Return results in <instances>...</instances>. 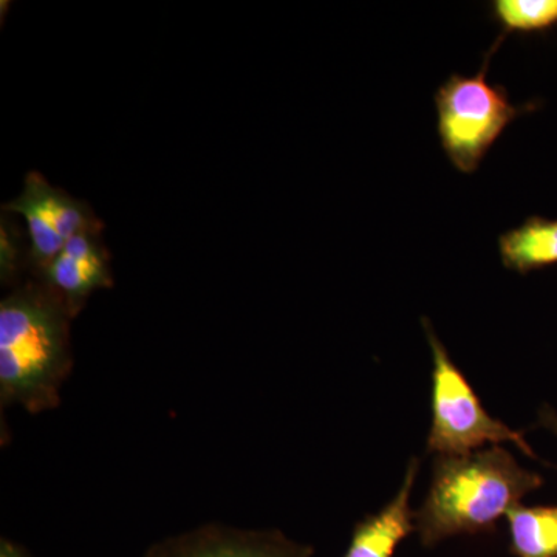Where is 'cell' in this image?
Segmentation results:
<instances>
[{"label":"cell","instance_id":"cell-1","mask_svg":"<svg viewBox=\"0 0 557 557\" xmlns=\"http://www.w3.org/2000/svg\"><path fill=\"white\" fill-rule=\"evenodd\" d=\"M70 317L64 300L40 278L0 302V403L30 413L60 406L72 372Z\"/></svg>","mask_w":557,"mask_h":557},{"label":"cell","instance_id":"cell-2","mask_svg":"<svg viewBox=\"0 0 557 557\" xmlns=\"http://www.w3.org/2000/svg\"><path fill=\"white\" fill-rule=\"evenodd\" d=\"M542 485V475L500 446L440 456L426 500L416 511V530L426 547L457 534L487 533Z\"/></svg>","mask_w":557,"mask_h":557},{"label":"cell","instance_id":"cell-3","mask_svg":"<svg viewBox=\"0 0 557 557\" xmlns=\"http://www.w3.org/2000/svg\"><path fill=\"white\" fill-rule=\"evenodd\" d=\"M502 39L500 35L474 76L454 73L435 91L440 143L453 166L463 174L479 170L512 121L537 109L534 102L512 104L504 86H494L486 79L487 62Z\"/></svg>","mask_w":557,"mask_h":557},{"label":"cell","instance_id":"cell-4","mask_svg":"<svg viewBox=\"0 0 557 557\" xmlns=\"http://www.w3.org/2000/svg\"><path fill=\"white\" fill-rule=\"evenodd\" d=\"M432 351V424L428 450L440 456H463L485 445L515 443L525 456L537 458L523 435L486 412L467 376L454 364L448 350L423 319Z\"/></svg>","mask_w":557,"mask_h":557},{"label":"cell","instance_id":"cell-5","mask_svg":"<svg viewBox=\"0 0 557 557\" xmlns=\"http://www.w3.org/2000/svg\"><path fill=\"white\" fill-rule=\"evenodd\" d=\"M3 211L20 214L27 225L28 269L39 277L73 237L84 231L102 230L94 209L54 188L39 172H28L24 189Z\"/></svg>","mask_w":557,"mask_h":557},{"label":"cell","instance_id":"cell-6","mask_svg":"<svg viewBox=\"0 0 557 557\" xmlns=\"http://www.w3.org/2000/svg\"><path fill=\"white\" fill-rule=\"evenodd\" d=\"M313 548L277 530L205 525L153 544L145 557H311Z\"/></svg>","mask_w":557,"mask_h":557},{"label":"cell","instance_id":"cell-7","mask_svg":"<svg viewBox=\"0 0 557 557\" xmlns=\"http://www.w3.org/2000/svg\"><path fill=\"white\" fill-rule=\"evenodd\" d=\"M101 231H84L73 237L38 277L64 300L72 318L84 309L95 292L113 287L110 256Z\"/></svg>","mask_w":557,"mask_h":557},{"label":"cell","instance_id":"cell-8","mask_svg":"<svg viewBox=\"0 0 557 557\" xmlns=\"http://www.w3.org/2000/svg\"><path fill=\"white\" fill-rule=\"evenodd\" d=\"M420 461L410 460L405 482L394 500L355 527L344 557H392L399 542L416 530V512L410 509V493L416 483Z\"/></svg>","mask_w":557,"mask_h":557},{"label":"cell","instance_id":"cell-9","mask_svg":"<svg viewBox=\"0 0 557 557\" xmlns=\"http://www.w3.org/2000/svg\"><path fill=\"white\" fill-rule=\"evenodd\" d=\"M505 269L528 274L557 263V219L531 215L518 228L498 237Z\"/></svg>","mask_w":557,"mask_h":557},{"label":"cell","instance_id":"cell-10","mask_svg":"<svg viewBox=\"0 0 557 557\" xmlns=\"http://www.w3.org/2000/svg\"><path fill=\"white\" fill-rule=\"evenodd\" d=\"M516 557H557V507H519L507 515Z\"/></svg>","mask_w":557,"mask_h":557},{"label":"cell","instance_id":"cell-11","mask_svg":"<svg viewBox=\"0 0 557 557\" xmlns=\"http://www.w3.org/2000/svg\"><path fill=\"white\" fill-rule=\"evenodd\" d=\"M493 16L504 38L509 33H545L557 27V0H494Z\"/></svg>","mask_w":557,"mask_h":557},{"label":"cell","instance_id":"cell-12","mask_svg":"<svg viewBox=\"0 0 557 557\" xmlns=\"http://www.w3.org/2000/svg\"><path fill=\"white\" fill-rule=\"evenodd\" d=\"M21 231L10 222L2 219V248H0V270H2L3 284H14L22 269L28 267V255L24 252V244L21 240Z\"/></svg>","mask_w":557,"mask_h":557},{"label":"cell","instance_id":"cell-13","mask_svg":"<svg viewBox=\"0 0 557 557\" xmlns=\"http://www.w3.org/2000/svg\"><path fill=\"white\" fill-rule=\"evenodd\" d=\"M0 557H32L28 553H25L24 549L20 547V545L13 544L11 541H7V539H2V544H0Z\"/></svg>","mask_w":557,"mask_h":557},{"label":"cell","instance_id":"cell-14","mask_svg":"<svg viewBox=\"0 0 557 557\" xmlns=\"http://www.w3.org/2000/svg\"><path fill=\"white\" fill-rule=\"evenodd\" d=\"M539 423L542 426L552 429L557 434V413L549 406H544L541 410V417H539Z\"/></svg>","mask_w":557,"mask_h":557}]
</instances>
